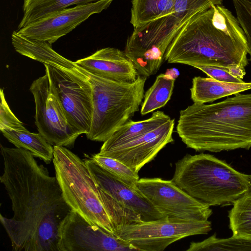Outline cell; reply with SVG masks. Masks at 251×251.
Wrapping results in <instances>:
<instances>
[{"mask_svg": "<svg viewBox=\"0 0 251 251\" xmlns=\"http://www.w3.org/2000/svg\"><path fill=\"white\" fill-rule=\"evenodd\" d=\"M75 63L89 73L116 81L132 82L139 75L125 52L114 48L100 49Z\"/></svg>", "mask_w": 251, "mask_h": 251, "instance_id": "16", "label": "cell"}, {"mask_svg": "<svg viewBox=\"0 0 251 251\" xmlns=\"http://www.w3.org/2000/svg\"><path fill=\"white\" fill-rule=\"evenodd\" d=\"M207 206L232 204L251 186V175L241 173L210 154H187L175 164L171 179Z\"/></svg>", "mask_w": 251, "mask_h": 251, "instance_id": "4", "label": "cell"}, {"mask_svg": "<svg viewBox=\"0 0 251 251\" xmlns=\"http://www.w3.org/2000/svg\"><path fill=\"white\" fill-rule=\"evenodd\" d=\"M251 89V82L232 83L219 81L211 77L195 76L190 88L194 103L212 102L222 98Z\"/></svg>", "mask_w": 251, "mask_h": 251, "instance_id": "18", "label": "cell"}, {"mask_svg": "<svg viewBox=\"0 0 251 251\" xmlns=\"http://www.w3.org/2000/svg\"><path fill=\"white\" fill-rule=\"evenodd\" d=\"M0 129H25L23 123L11 110L5 100L3 89H0Z\"/></svg>", "mask_w": 251, "mask_h": 251, "instance_id": "28", "label": "cell"}, {"mask_svg": "<svg viewBox=\"0 0 251 251\" xmlns=\"http://www.w3.org/2000/svg\"><path fill=\"white\" fill-rule=\"evenodd\" d=\"M168 116L164 112L157 111L146 120L139 121L129 120L103 142L98 154H100L130 142L161 123Z\"/></svg>", "mask_w": 251, "mask_h": 251, "instance_id": "19", "label": "cell"}, {"mask_svg": "<svg viewBox=\"0 0 251 251\" xmlns=\"http://www.w3.org/2000/svg\"><path fill=\"white\" fill-rule=\"evenodd\" d=\"M59 251H136L127 241L72 210L59 229Z\"/></svg>", "mask_w": 251, "mask_h": 251, "instance_id": "13", "label": "cell"}, {"mask_svg": "<svg viewBox=\"0 0 251 251\" xmlns=\"http://www.w3.org/2000/svg\"><path fill=\"white\" fill-rule=\"evenodd\" d=\"M232 205L228 216L232 235L251 237V186Z\"/></svg>", "mask_w": 251, "mask_h": 251, "instance_id": "24", "label": "cell"}, {"mask_svg": "<svg viewBox=\"0 0 251 251\" xmlns=\"http://www.w3.org/2000/svg\"><path fill=\"white\" fill-rule=\"evenodd\" d=\"M172 73L158 75L152 86L145 92L140 113L145 115L164 107L170 100L176 80Z\"/></svg>", "mask_w": 251, "mask_h": 251, "instance_id": "23", "label": "cell"}, {"mask_svg": "<svg viewBox=\"0 0 251 251\" xmlns=\"http://www.w3.org/2000/svg\"><path fill=\"white\" fill-rule=\"evenodd\" d=\"M175 0H132L130 23L137 28L168 15Z\"/></svg>", "mask_w": 251, "mask_h": 251, "instance_id": "22", "label": "cell"}, {"mask_svg": "<svg viewBox=\"0 0 251 251\" xmlns=\"http://www.w3.org/2000/svg\"><path fill=\"white\" fill-rule=\"evenodd\" d=\"M53 147L55 176L67 203L88 222L116 235L84 160L66 147Z\"/></svg>", "mask_w": 251, "mask_h": 251, "instance_id": "7", "label": "cell"}, {"mask_svg": "<svg viewBox=\"0 0 251 251\" xmlns=\"http://www.w3.org/2000/svg\"><path fill=\"white\" fill-rule=\"evenodd\" d=\"M226 69L232 75L241 79L246 75L245 67L239 65H232Z\"/></svg>", "mask_w": 251, "mask_h": 251, "instance_id": "30", "label": "cell"}, {"mask_svg": "<svg viewBox=\"0 0 251 251\" xmlns=\"http://www.w3.org/2000/svg\"><path fill=\"white\" fill-rule=\"evenodd\" d=\"M8 141L16 148L29 151L34 157L49 164L53 158V147L39 132L27 129H4L0 130Z\"/></svg>", "mask_w": 251, "mask_h": 251, "instance_id": "20", "label": "cell"}, {"mask_svg": "<svg viewBox=\"0 0 251 251\" xmlns=\"http://www.w3.org/2000/svg\"><path fill=\"white\" fill-rule=\"evenodd\" d=\"M244 32L232 13L214 5L189 20L168 46L164 59L193 67L207 65L227 68L249 63Z\"/></svg>", "mask_w": 251, "mask_h": 251, "instance_id": "2", "label": "cell"}, {"mask_svg": "<svg viewBox=\"0 0 251 251\" xmlns=\"http://www.w3.org/2000/svg\"><path fill=\"white\" fill-rule=\"evenodd\" d=\"M3 172L0 181L13 216L0 215L13 251H59L60 226L72 210L56 176L22 148L0 145Z\"/></svg>", "mask_w": 251, "mask_h": 251, "instance_id": "1", "label": "cell"}, {"mask_svg": "<svg viewBox=\"0 0 251 251\" xmlns=\"http://www.w3.org/2000/svg\"><path fill=\"white\" fill-rule=\"evenodd\" d=\"M84 162L98 186L100 199L116 235L127 226L166 218L136 188L127 186L91 158Z\"/></svg>", "mask_w": 251, "mask_h": 251, "instance_id": "8", "label": "cell"}, {"mask_svg": "<svg viewBox=\"0 0 251 251\" xmlns=\"http://www.w3.org/2000/svg\"><path fill=\"white\" fill-rule=\"evenodd\" d=\"M98 0H24L23 16L18 29L73 5ZM17 29V30H18Z\"/></svg>", "mask_w": 251, "mask_h": 251, "instance_id": "21", "label": "cell"}, {"mask_svg": "<svg viewBox=\"0 0 251 251\" xmlns=\"http://www.w3.org/2000/svg\"><path fill=\"white\" fill-rule=\"evenodd\" d=\"M136 189L158 212L166 218L185 222H204L212 210L192 197L172 180L142 178Z\"/></svg>", "mask_w": 251, "mask_h": 251, "instance_id": "10", "label": "cell"}, {"mask_svg": "<svg viewBox=\"0 0 251 251\" xmlns=\"http://www.w3.org/2000/svg\"><path fill=\"white\" fill-rule=\"evenodd\" d=\"M44 65L68 122L81 134H88L93 111V88L88 77L78 66L67 69Z\"/></svg>", "mask_w": 251, "mask_h": 251, "instance_id": "9", "label": "cell"}, {"mask_svg": "<svg viewBox=\"0 0 251 251\" xmlns=\"http://www.w3.org/2000/svg\"></svg>", "mask_w": 251, "mask_h": 251, "instance_id": "32", "label": "cell"}, {"mask_svg": "<svg viewBox=\"0 0 251 251\" xmlns=\"http://www.w3.org/2000/svg\"><path fill=\"white\" fill-rule=\"evenodd\" d=\"M91 159L127 186L136 188L137 182L140 179L138 174L123 162L111 157L99 155L97 153L93 155Z\"/></svg>", "mask_w": 251, "mask_h": 251, "instance_id": "26", "label": "cell"}, {"mask_svg": "<svg viewBox=\"0 0 251 251\" xmlns=\"http://www.w3.org/2000/svg\"><path fill=\"white\" fill-rule=\"evenodd\" d=\"M223 0H175L170 13L142 27L134 28L125 51L134 62L160 68L166 50L181 28L191 18Z\"/></svg>", "mask_w": 251, "mask_h": 251, "instance_id": "6", "label": "cell"}, {"mask_svg": "<svg viewBox=\"0 0 251 251\" xmlns=\"http://www.w3.org/2000/svg\"><path fill=\"white\" fill-rule=\"evenodd\" d=\"M212 229L211 222H185L165 218L125 226L117 236L138 251H163L168 246L185 237L206 234Z\"/></svg>", "mask_w": 251, "mask_h": 251, "instance_id": "12", "label": "cell"}, {"mask_svg": "<svg viewBox=\"0 0 251 251\" xmlns=\"http://www.w3.org/2000/svg\"><path fill=\"white\" fill-rule=\"evenodd\" d=\"M250 0V1H251V0Z\"/></svg>", "mask_w": 251, "mask_h": 251, "instance_id": "31", "label": "cell"}, {"mask_svg": "<svg viewBox=\"0 0 251 251\" xmlns=\"http://www.w3.org/2000/svg\"><path fill=\"white\" fill-rule=\"evenodd\" d=\"M175 121L168 116L161 123L130 142L106 151L100 156L117 159L138 174L140 169L152 161L167 144L174 142Z\"/></svg>", "mask_w": 251, "mask_h": 251, "instance_id": "15", "label": "cell"}, {"mask_svg": "<svg viewBox=\"0 0 251 251\" xmlns=\"http://www.w3.org/2000/svg\"><path fill=\"white\" fill-rule=\"evenodd\" d=\"M187 251H251V237L235 236L220 239L216 234L204 240L190 243Z\"/></svg>", "mask_w": 251, "mask_h": 251, "instance_id": "25", "label": "cell"}, {"mask_svg": "<svg viewBox=\"0 0 251 251\" xmlns=\"http://www.w3.org/2000/svg\"><path fill=\"white\" fill-rule=\"evenodd\" d=\"M93 88V111L88 139L105 142L139 109L147 77L138 75L132 82L116 81L89 73Z\"/></svg>", "mask_w": 251, "mask_h": 251, "instance_id": "5", "label": "cell"}, {"mask_svg": "<svg viewBox=\"0 0 251 251\" xmlns=\"http://www.w3.org/2000/svg\"><path fill=\"white\" fill-rule=\"evenodd\" d=\"M176 131L187 148L213 152L251 148V94L209 104L194 103L179 112Z\"/></svg>", "mask_w": 251, "mask_h": 251, "instance_id": "3", "label": "cell"}, {"mask_svg": "<svg viewBox=\"0 0 251 251\" xmlns=\"http://www.w3.org/2000/svg\"><path fill=\"white\" fill-rule=\"evenodd\" d=\"M12 44L15 50L32 59L54 67L67 69L78 67L75 63L54 50L49 43L28 38L14 31L11 36Z\"/></svg>", "mask_w": 251, "mask_h": 251, "instance_id": "17", "label": "cell"}, {"mask_svg": "<svg viewBox=\"0 0 251 251\" xmlns=\"http://www.w3.org/2000/svg\"><path fill=\"white\" fill-rule=\"evenodd\" d=\"M198 69L208 76L214 79L227 82L243 83V79L232 75L225 68L207 65H196L194 67Z\"/></svg>", "mask_w": 251, "mask_h": 251, "instance_id": "29", "label": "cell"}, {"mask_svg": "<svg viewBox=\"0 0 251 251\" xmlns=\"http://www.w3.org/2000/svg\"><path fill=\"white\" fill-rule=\"evenodd\" d=\"M236 18L246 36L248 54L251 61V1L249 0H232Z\"/></svg>", "mask_w": 251, "mask_h": 251, "instance_id": "27", "label": "cell"}, {"mask_svg": "<svg viewBox=\"0 0 251 251\" xmlns=\"http://www.w3.org/2000/svg\"><path fill=\"white\" fill-rule=\"evenodd\" d=\"M112 1L98 0L67 8L17 31L19 34L28 38L45 41L51 45L93 14L100 13L106 9Z\"/></svg>", "mask_w": 251, "mask_h": 251, "instance_id": "14", "label": "cell"}, {"mask_svg": "<svg viewBox=\"0 0 251 251\" xmlns=\"http://www.w3.org/2000/svg\"><path fill=\"white\" fill-rule=\"evenodd\" d=\"M35 104V124L38 132L53 146L72 148L82 134L68 122L47 72L29 88Z\"/></svg>", "mask_w": 251, "mask_h": 251, "instance_id": "11", "label": "cell"}]
</instances>
